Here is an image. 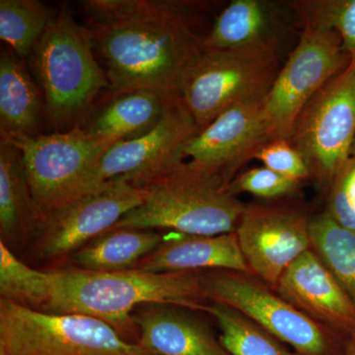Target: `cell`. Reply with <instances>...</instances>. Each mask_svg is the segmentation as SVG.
<instances>
[{
	"label": "cell",
	"instance_id": "obj_1",
	"mask_svg": "<svg viewBox=\"0 0 355 355\" xmlns=\"http://www.w3.org/2000/svg\"><path fill=\"white\" fill-rule=\"evenodd\" d=\"M112 96L146 89L179 96L184 72L202 50L195 3L173 0L83 2ZM180 97V96H179Z\"/></svg>",
	"mask_w": 355,
	"mask_h": 355
},
{
	"label": "cell",
	"instance_id": "obj_2",
	"mask_svg": "<svg viewBox=\"0 0 355 355\" xmlns=\"http://www.w3.org/2000/svg\"><path fill=\"white\" fill-rule=\"evenodd\" d=\"M51 272V296L42 312L97 318L137 345L139 333L132 314L141 306L172 305L207 313L210 304L203 272H100L72 266Z\"/></svg>",
	"mask_w": 355,
	"mask_h": 355
},
{
	"label": "cell",
	"instance_id": "obj_3",
	"mask_svg": "<svg viewBox=\"0 0 355 355\" xmlns=\"http://www.w3.org/2000/svg\"><path fill=\"white\" fill-rule=\"evenodd\" d=\"M146 197L112 229H169L187 235L235 232L246 205L216 173L184 161L144 184Z\"/></svg>",
	"mask_w": 355,
	"mask_h": 355
},
{
	"label": "cell",
	"instance_id": "obj_4",
	"mask_svg": "<svg viewBox=\"0 0 355 355\" xmlns=\"http://www.w3.org/2000/svg\"><path fill=\"white\" fill-rule=\"evenodd\" d=\"M94 49L87 28L62 7L30 55L43 93L44 114L57 132L83 125L96 98L104 89L110 90Z\"/></svg>",
	"mask_w": 355,
	"mask_h": 355
},
{
	"label": "cell",
	"instance_id": "obj_5",
	"mask_svg": "<svg viewBox=\"0 0 355 355\" xmlns=\"http://www.w3.org/2000/svg\"><path fill=\"white\" fill-rule=\"evenodd\" d=\"M279 69L277 49L202 48L184 72L179 96L202 130L238 103L268 94Z\"/></svg>",
	"mask_w": 355,
	"mask_h": 355
},
{
	"label": "cell",
	"instance_id": "obj_6",
	"mask_svg": "<svg viewBox=\"0 0 355 355\" xmlns=\"http://www.w3.org/2000/svg\"><path fill=\"white\" fill-rule=\"evenodd\" d=\"M8 142L19 149L33 198L44 219L53 210L94 193L100 161L118 141L92 137L77 125L64 132Z\"/></svg>",
	"mask_w": 355,
	"mask_h": 355
},
{
	"label": "cell",
	"instance_id": "obj_7",
	"mask_svg": "<svg viewBox=\"0 0 355 355\" xmlns=\"http://www.w3.org/2000/svg\"><path fill=\"white\" fill-rule=\"evenodd\" d=\"M0 354L155 355L97 318L55 314L0 299Z\"/></svg>",
	"mask_w": 355,
	"mask_h": 355
},
{
	"label": "cell",
	"instance_id": "obj_8",
	"mask_svg": "<svg viewBox=\"0 0 355 355\" xmlns=\"http://www.w3.org/2000/svg\"><path fill=\"white\" fill-rule=\"evenodd\" d=\"M210 302L233 308L298 355H347V343L280 297L253 273L203 270Z\"/></svg>",
	"mask_w": 355,
	"mask_h": 355
},
{
	"label": "cell",
	"instance_id": "obj_9",
	"mask_svg": "<svg viewBox=\"0 0 355 355\" xmlns=\"http://www.w3.org/2000/svg\"><path fill=\"white\" fill-rule=\"evenodd\" d=\"M355 139V62L320 89L299 114L289 141L311 177L328 189L350 157Z\"/></svg>",
	"mask_w": 355,
	"mask_h": 355
},
{
	"label": "cell",
	"instance_id": "obj_10",
	"mask_svg": "<svg viewBox=\"0 0 355 355\" xmlns=\"http://www.w3.org/2000/svg\"><path fill=\"white\" fill-rule=\"evenodd\" d=\"M349 62L336 32L303 25L297 44L265 97L263 113L270 139H288L308 102Z\"/></svg>",
	"mask_w": 355,
	"mask_h": 355
},
{
	"label": "cell",
	"instance_id": "obj_11",
	"mask_svg": "<svg viewBox=\"0 0 355 355\" xmlns=\"http://www.w3.org/2000/svg\"><path fill=\"white\" fill-rule=\"evenodd\" d=\"M146 189L121 179L105 184L44 216L30 247V257L60 261L73 256L89 242L107 232L121 217L144 202Z\"/></svg>",
	"mask_w": 355,
	"mask_h": 355
},
{
	"label": "cell",
	"instance_id": "obj_12",
	"mask_svg": "<svg viewBox=\"0 0 355 355\" xmlns=\"http://www.w3.org/2000/svg\"><path fill=\"white\" fill-rule=\"evenodd\" d=\"M200 130L179 96L168 98L164 114L150 132L113 144L103 155L94 179V191L114 179L144 187L184 162L183 147Z\"/></svg>",
	"mask_w": 355,
	"mask_h": 355
},
{
	"label": "cell",
	"instance_id": "obj_13",
	"mask_svg": "<svg viewBox=\"0 0 355 355\" xmlns=\"http://www.w3.org/2000/svg\"><path fill=\"white\" fill-rule=\"evenodd\" d=\"M310 218L284 205H246L236 228L250 272L275 291L299 257L311 250Z\"/></svg>",
	"mask_w": 355,
	"mask_h": 355
},
{
	"label": "cell",
	"instance_id": "obj_14",
	"mask_svg": "<svg viewBox=\"0 0 355 355\" xmlns=\"http://www.w3.org/2000/svg\"><path fill=\"white\" fill-rule=\"evenodd\" d=\"M265 97L238 103L219 114L184 144L182 160L230 183L242 166L272 140L263 113Z\"/></svg>",
	"mask_w": 355,
	"mask_h": 355
},
{
	"label": "cell",
	"instance_id": "obj_15",
	"mask_svg": "<svg viewBox=\"0 0 355 355\" xmlns=\"http://www.w3.org/2000/svg\"><path fill=\"white\" fill-rule=\"evenodd\" d=\"M275 291L345 342L355 338L354 301L312 250L287 268Z\"/></svg>",
	"mask_w": 355,
	"mask_h": 355
},
{
	"label": "cell",
	"instance_id": "obj_16",
	"mask_svg": "<svg viewBox=\"0 0 355 355\" xmlns=\"http://www.w3.org/2000/svg\"><path fill=\"white\" fill-rule=\"evenodd\" d=\"M195 311L144 305L133 312L139 345L155 355H231Z\"/></svg>",
	"mask_w": 355,
	"mask_h": 355
},
{
	"label": "cell",
	"instance_id": "obj_17",
	"mask_svg": "<svg viewBox=\"0 0 355 355\" xmlns=\"http://www.w3.org/2000/svg\"><path fill=\"white\" fill-rule=\"evenodd\" d=\"M288 2L268 0H233L217 16L203 37L205 50L266 46L279 50L286 30Z\"/></svg>",
	"mask_w": 355,
	"mask_h": 355
},
{
	"label": "cell",
	"instance_id": "obj_18",
	"mask_svg": "<svg viewBox=\"0 0 355 355\" xmlns=\"http://www.w3.org/2000/svg\"><path fill=\"white\" fill-rule=\"evenodd\" d=\"M133 270L148 272H203L226 270L250 272L235 232L216 236L165 235L157 249Z\"/></svg>",
	"mask_w": 355,
	"mask_h": 355
},
{
	"label": "cell",
	"instance_id": "obj_19",
	"mask_svg": "<svg viewBox=\"0 0 355 355\" xmlns=\"http://www.w3.org/2000/svg\"><path fill=\"white\" fill-rule=\"evenodd\" d=\"M42 221L19 149L0 139V242L19 249L32 243Z\"/></svg>",
	"mask_w": 355,
	"mask_h": 355
},
{
	"label": "cell",
	"instance_id": "obj_20",
	"mask_svg": "<svg viewBox=\"0 0 355 355\" xmlns=\"http://www.w3.org/2000/svg\"><path fill=\"white\" fill-rule=\"evenodd\" d=\"M44 114L43 93L24 60L11 50L0 55V132L6 141L31 137L39 132Z\"/></svg>",
	"mask_w": 355,
	"mask_h": 355
},
{
	"label": "cell",
	"instance_id": "obj_21",
	"mask_svg": "<svg viewBox=\"0 0 355 355\" xmlns=\"http://www.w3.org/2000/svg\"><path fill=\"white\" fill-rule=\"evenodd\" d=\"M168 98L146 89L114 95L81 125L89 135L99 139L118 142L137 139L157 125L164 114Z\"/></svg>",
	"mask_w": 355,
	"mask_h": 355
},
{
	"label": "cell",
	"instance_id": "obj_22",
	"mask_svg": "<svg viewBox=\"0 0 355 355\" xmlns=\"http://www.w3.org/2000/svg\"><path fill=\"white\" fill-rule=\"evenodd\" d=\"M165 235L154 230L110 229L72 256L76 268L91 272H116L133 270L157 249Z\"/></svg>",
	"mask_w": 355,
	"mask_h": 355
},
{
	"label": "cell",
	"instance_id": "obj_23",
	"mask_svg": "<svg viewBox=\"0 0 355 355\" xmlns=\"http://www.w3.org/2000/svg\"><path fill=\"white\" fill-rule=\"evenodd\" d=\"M311 250L317 254L355 304V233L326 212L310 218Z\"/></svg>",
	"mask_w": 355,
	"mask_h": 355
},
{
	"label": "cell",
	"instance_id": "obj_24",
	"mask_svg": "<svg viewBox=\"0 0 355 355\" xmlns=\"http://www.w3.org/2000/svg\"><path fill=\"white\" fill-rule=\"evenodd\" d=\"M207 313L216 320L219 340L231 355H298L233 308L210 302Z\"/></svg>",
	"mask_w": 355,
	"mask_h": 355
},
{
	"label": "cell",
	"instance_id": "obj_25",
	"mask_svg": "<svg viewBox=\"0 0 355 355\" xmlns=\"http://www.w3.org/2000/svg\"><path fill=\"white\" fill-rule=\"evenodd\" d=\"M55 13L39 0H0V39L18 58H29Z\"/></svg>",
	"mask_w": 355,
	"mask_h": 355
},
{
	"label": "cell",
	"instance_id": "obj_26",
	"mask_svg": "<svg viewBox=\"0 0 355 355\" xmlns=\"http://www.w3.org/2000/svg\"><path fill=\"white\" fill-rule=\"evenodd\" d=\"M51 291V270L31 268L0 242V299L42 311Z\"/></svg>",
	"mask_w": 355,
	"mask_h": 355
},
{
	"label": "cell",
	"instance_id": "obj_27",
	"mask_svg": "<svg viewBox=\"0 0 355 355\" xmlns=\"http://www.w3.org/2000/svg\"><path fill=\"white\" fill-rule=\"evenodd\" d=\"M288 4L302 26L336 32L355 62V0H297Z\"/></svg>",
	"mask_w": 355,
	"mask_h": 355
},
{
	"label": "cell",
	"instance_id": "obj_28",
	"mask_svg": "<svg viewBox=\"0 0 355 355\" xmlns=\"http://www.w3.org/2000/svg\"><path fill=\"white\" fill-rule=\"evenodd\" d=\"M301 184L263 166L238 173L228 184V190L235 197L248 193L266 200H277L297 193Z\"/></svg>",
	"mask_w": 355,
	"mask_h": 355
},
{
	"label": "cell",
	"instance_id": "obj_29",
	"mask_svg": "<svg viewBox=\"0 0 355 355\" xmlns=\"http://www.w3.org/2000/svg\"><path fill=\"white\" fill-rule=\"evenodd\" d=\"M326 212L336 223L355 233V157L350 156L327 189Z\"/></svg>",
	"mask_w": 355,
	"mask_h": 355
},
{
	"label": "cell",
	"instance_id": "obj_30",
	"mask_svg": "<svg viewBox=\"0 0 355 355\" xmlns=\"http://www.w3.org/2000/svg\"><path fill=\"white\" fill-rule=\"evenodd\" d=\"M254 159L261 161L268 169L298 183L312 179L304 157L288 139L270 140L261 147Z\"/></svg>",
	"mask_w": 355,
	"mask_h": 355
},
{
	"label": "cell",
	"instance_id": "obj_31",
	"mask_svg": "<svg viewBox=\"0 0 355 355\" xmlns=\"http://www.w3.org/2000/svg\"><path fill=\"white\" fill-rule=\"evenodd\" d=\"M347 355H355V338L347 343Z\"/></svg>",
	"mask_w": 355,
	"mask_h": 355
},
{
	"label": "cell",
	"instance_id": "obj_32",
	"mask_svg": "<svg viewBox=\"0 0 355 355\" xmlns=\"http://www.w3.org/2000/svg\"><path fill=\"white\" fill-rule=\"evenodd\" d=\"M350 156H354L355 157V139L354 144H352V153H350Z\"/></svg>",
	"mask_w": 355,
	"mask_h": 355
},
{
	"label": "cell",
	"instance_id": "obj_33",
	"mask_svg": "<svg viewBox=\"0 0 355 355\" xmlns=\"http://www.w3.org/2000/svg\"><path fill=\"white\" fill-rule=\"evenodd\" d=\"M0 355H6V354H0Z\"/></svg>",
	"mask_w": 355,
	"mask_h": 355
}]
</instances>
